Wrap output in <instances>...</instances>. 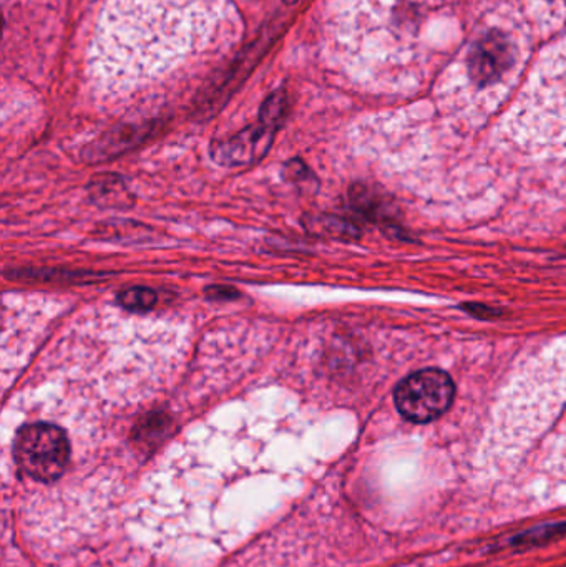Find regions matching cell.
Here are the masks:
<instances>
[{
  "instance_id": "1",
  "label": "cell",
  "mask_w": 566,
  "mask_h": 567,
  "mask_svg": "<svg viewBox=\"0 0 566 567\" xmlns=\"http://www.w3.org/2000/svg\"><path fill=\"white\" fill-rule=\"evenodd\" d=\"M13 456L27 476L35 482L52 483L63 475L69 465V440L59 426L33 423L17 433Z\"/></svg>"
},
{
  "instance_id": "2",
  "label": "cell",
  "mask_w": 566,
  "mask_h": 567,
  "mask_svg": "<svg viewBox=\"0 0 566 567\" xmlns=\"http://www.w3.org/2000/svg\"><path fill=\"white\" fill-rule=\"evenodd\" d=\"M455 386L441 370H422L405 379L395 390L399 412L415 423H428L447 412Z\"/></svg>"
},
{
  "instance_id": "3",
  "label": "cell",
  "mask_w": 566,
  "mask_h": 567,
  "mask_svg": "<svg viewBox=\"0 0 566 567\" xmlns=\"http://www.w3.org/2000/svg\"><path fill=\"white\" fill-rule=\"evenodd\" d=\"M276 128L259 120L258 126L245 130L239 135L226 140L215 148V159L223 165H249L268 153Z\"/></svg>"
},
{
  "instance_id": "4",
  "label": "cell",
  "mask_w": 566,
  "mask_h": 567,
  "mask_svg": "<svg viewBox=\"0 0 566 567\" xmlns=\"http://www.w3.org/2000/svg\"><path fill=\"white\" fill-rule=\"evenodd\" d=\"M508 65H512V45L502 33L482 40L472 53V75L478 82H494Z\"/></svg>"
},
{
  "instance_id": "5",
  "label": "cell",
  "mask_w": 566,
  "mask_h": 567,
  "mask_svg": "<svg viewBox=\"0 0 566 567\" xmlns=\"http://www.w3.org/2000/svg\"><path fill=\"white\" fill-rule=\"evenodd\" d=\"M120 303L130 310H148L156 303L155 290L148 287H130L120 293Z\"/></svg>"
},
{
  "instance_id": "6",
  "label": "cell",
  "mask_w": 566,
  "mask_h": 567,
  "mask_svg": "<svg viewBox=\"0 0 566 567\" xmlns=\"http://www.w3.org/2000/svg\"><path fill=\"white\" fill-rule=\"evenodd\" d=\"M548 460L552 466L566 468V416L562 420L560 426L555 430L554 436L548 442Z\"/></svg>"
},
{
  "instance_id": "7",
  "label": "cell",
  "mask_w": 566,
  "mask_h": 567,
  "mask_svg": "<svg viewBox=\"0 0 566 567\" xmlns=\"http://www.w3.org/2000/svg\"><path fill=\"white\" fill-rule=\"evenodd\" d=\"M286 113V96L285 93L278 92L266 100L261 110V122L268 123L272 128H278L281 123L282 116Z\"/></svg>"
},
{
  "instance_id": "8",
  "label": "cell",
  "mask_w": 566,
  "mask_h": 567,
  "mask_svg": "<svg viewBox=\"0 0 566 567\" xmlns=\"http://www.w3.org/2000/svg\"><path fill=\"white\" fill-rule=\"evenodd\" d=\"M286 2H288V3H295V2H298V0H286Z\"/></svg>"
}]
</instances>
